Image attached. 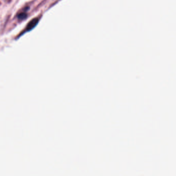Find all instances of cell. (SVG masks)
Here are the masks:
<instances>
[{"label":"cell","mask_w":176,"mask_h":176,"mask_svg":"<svg viewBox=\"0 0 176 176\" xmlns=\"http://www.w3.org/2000/svg\"><path fill=\"white\" fill-rule=\"evenodd\" d=\"M38 22V20L37 19H34L33 20H31V21L29 23V24H28L27 30H31V29H33V28H34L35 26H36Z\"/></svg>","instance_id":"obj_1"}]
</instances>
